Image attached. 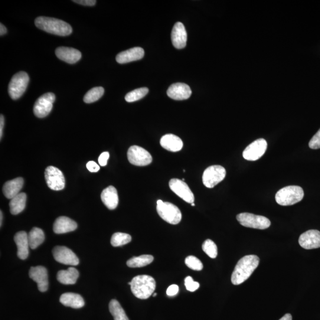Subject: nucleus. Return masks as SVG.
<instances>
[{
    "mask_svg": "<svg viewBox=\"0 0 320 320\" xmlns=\"http://www.w3.org/2000/svg\"><path fill=\"white\" fill-rule=\"evenodd\" d=\"M259 258L256 255H247L241 258L232 274L231 282L233 285H240L249 279L259 266Z\"/></svg>",
    "mask_w": 320,
    "mask_h": 320,
    "instance_id": "f257e3e1",
    "label": "nucleus"
},
{
    "mask_svg": "<svg viewBox=\"0 0 320 320\" xmlns=\"http://www.w3.org/2000/svg\"><path fill=\"white\" fill-rule=\"evenodd\" d=\"M35 24L42 31L61 37L70 35L73 32L71 26L67 22L55 18L41 16L36 19Z\"/></svg>",
    "mask_w": 320,
    "mask_h": 320,
    "instance_id": "f03ea898",
    "label": "nucleus"
},
{
    "mask_svg": "<svg viewBox=\"0 0 320 320\" xmlns=\"http://www.w3.org/2000/svg\"><path fill=\"white\" fill-rule=\"evenodd\" d=\"M156 283L155 279L149 275H139L133 277L130 285L133 294L136 298L146 299L154 293Z\"/></svg>",
    "mask_w": 320,
    "mask_h": 320,
    "instance_id": "7ed1b4c3",
    "label": "nucleus"
},
{
    "mask_svg": "<svg viewBox=\"0 0 320 320\" xmlns=\"http://www.w3.org/2000/svg\"><path fill=\"white\" fill-rule=\"evenodd\" d=\"M304 197V192L298 186H288L276 193V201L282 206H290L298 203Z\"/></svg>",
    "mask_w": 320,
    "mask_h": 320,
    "instance_id": "20e7f679",
    "label": "nucleus"
},
{
    "mask_svg": "<svg viewBox=\"0 0 320 320\" xmlns=\"http://www.w3.org/2000/svg\"><path fill=\"white\" fill-rule=\"evenodd\" d=\"M156 211L159 217L169 224H178L182 220V213L178 207L170 202L162 200L156 202Z\"/></svg>",
    "mask_w": 320,
    "mask_h": 320,
    "instance_id": "39448f33",
    "label": "nucleus"
},
{
    "mask_svg": "<svg viewBox=\"0 0 320 320\" xmlns=\"http://www.w3.org/2000/svg\"><path fill=\"white\" fill-rule=\"evenodd\" d=\"M29 82L28 74L24 71L16 73L9 85V93L13 100H17L24 94Z\"/></svg>",
    "mask_w": 320,
    "mask_h": 320,
    "instance_id": "423d86ee",
    "label": "nucleus"
},
{
    "mask_svg": "<svg viewBox=\"0 0 320 320\" xmlns=\"http://www.w3.org/2000/svg\"><path fill=\"white\" fill-rule=\"evenodd\" d=\"M237 220L243 226L255 229L265 230L271 225L268 218L247 212L237 215Z\"/></svg>",
    "mask_w": 320,
    "mask_h": 320,
    "instance_id": "0eeeda50",
    "label": "nucleus"
},
{
    "mask_svg": "<svg viewBox=\"0 0 320 320\" xmlns=\"http://www.w3.org/2000/svg\"><path fill=\"white\" fill-rule=\"evenodd\" d=\"M226 176V171L223 166L215 165L209 167L202 176L203 184L208 188H213L223 181Z\"/></svg>",
    "mask_w": 320,
    "mask_h": 320,
    "instance_id": "6e6552de",
    "label": "nucleus"
},
{
    "mask_svg": "<svg viewBox=\"0 0 320 320\" xmlns=\"http://www.w3.org/2000/svg\"><path fill=\"white\" fill-rule=\"evenodd\" d=\"M45 178L49 188L54 191H61L64 189L65 180L63 173L54 166H49L45 170Z\"/></svg>",
    "mask_w": 320,
    "mask_h": 320,
    "instance_id": "1a4fd4ad",
    "label": "nucleus"
},
{
    "mask_svg": "<svg viewBox=\"0 0 320 320\" xmlns=\"http://www.w3.org/2000/svg\"><path fill=\"white\" fill-rule=\"evenodd\" d=\"M128 158L130 164L136 166H148L152 161L150 153L144 148L137 145H133L129 148Z\"/></svg>",
    "mask_w": 320,
    "mask_h": 320,
    "instance_id": "9d476101",
    "label": "nucleus"
},
{
    "mask_svg": "<svg viewBox=\"0 0 320 320\" xmlns=\"http://www.w3.org/2000/svg\"><path fill=\"white\" fill-rule=\"evenodd\" d=\"M55 100L54 93H47L43 94L36 101L34 107L35 115L39 118H44L50 113Z\"/></svg>",
    "mask_w": 320,
    "mask_h": 320,
    "instance_id": "9b49d317",
    "label": "nucleus"
},
{
    "mask_svg": "<svg viewBox=\"0 0 320 320\" xmlns=\"http://www.w3.org/2000/svg\"><path fill=\"white\" fill-rule=\"evenodd\" d=\"M267 143L265 139L260 138L256 140L244 150L243 156L248 161H256L266 152Z\"/></svg>",
    "mask_w": 320,
    "mask_h": 320,
    "instance_id": "f8f14e48",
    "label": "nucleus"
},
{
    "mask_svg": "<svg viewBox=\"0 0 320 320\" xmlns=\"http://www.w3.org/2000/svg\"><path fill=\"white\" fill-rule=\"evenodd\" d=\"M55 260L66 265L77 266L79 259L73 251L65 246H57L52 251Z\"/></svg>",
    "mask_w": 320,
    "mask_h": 320,
    "instance_id": "ddd939ff",
    "label": "nucleus"
},
{
    "mask_svg": "<svg viewBox=\"0 0 320 320\" xmlns=\"http://www.w3.org/2000/svg\"><path fill=\"white\" fill-rule=\"evenodd\" d=\"M169 186L175 194L185 202L189 204L194 203V195L185 182L178 179H172L169 182Z\"/></svg>",
    "mask_w": 320,
    "mask_h": 320,
    "instance_id": "4468645a",
    "label": "nucleus"
},
{
    "mask_svg": "<svg viewBox=\"0 0 320 320\" xmlns=\"http://www.w3.org/2000/svg\"><path fill=\"white\" fill-rule=\"evenodd\" d=\"M29 276L38 284L39 290L42 292L47 291L49 282L47 269L43 266L32 267L29 271Z\"/></svg>",
    "mask_w": 320,
    "mask_h": 320,
    "instance_id": "2eb2a0df",
    "label": "nucleus"
},
{
    "mask_svg": "<svg viewBox=\"0 0 320 320\" xmlns=\"http://www.w3.org/2000/svg\"><path fill=\"white\" fill-rule=\"evenodd\" d=\"M298 241L303 249H318L320 247V232L315 230L306 231L300 236Z\"/></svg>",
    "mask_w": 320,
    "mask_h": 320,
    "instance_id": "dca6fc26",
    "label": "nucleus"
},
{
    "mask_svg": "<svg viewBox=\"0 0 320 320\" xmlns=\"http://www.w3.org/2000/svg\"><path fill=\"white\" fill-rule=\"evenodd\" d=\"M168 95L170 98L176 100H184L188 99L192 94V90L188 85L185 83H178L170 86L168 91Z\"/></svg>",
    "mask_w": 320,
    "mask_h": 320,
    "instance_id": "f3484780",
    "label": "nucleus"
},
{
    "mask_svg": "<svg viewBox=\"0 0 320 320\" xmlns=\"http://www.w3.org/2000/svg\"><path fill=\"white\" fill-rule=\"evenodd\" d=\"M188 35L184 24L178 22L172 32V41L173 46L178 50L184 48L187 43Z\"/></svg>",
    "mask_w": 320,
    "mask_h": 320,
    "instance_id": "a211bd4d",
    "label": "nucleus"
},
{
    "mask_svg": "<svg viewBox=\"0 0 320 320\" xmlns=\"http://www.w3.org/2000/svg\"><path fill=\"white\" fill-rule=\"evenodd\" d=\"M55 54L60 60L70 64L77 63L82 56L76 49L68 47H59L55 51Z\"/></svg>",
    "mask_w": 320,
    "mask_h": 320,
    "instance_id": "6ab92c4d",
    "label": "nucleus"
},
{
    "mask_svg": "<svg viewBox=\"0 0 320 320\" xmlns=\"http://www.w3.org/2000/svg\"><path fill=\"white\" fill-rule=\"evenodd\" d=\"M144 50L142 48L135 47L117 54L116 60L119 64H126L138 61L144 56Z\"/></svg>",
    "mask_w": 320,
    "mask_h": 320,
    "instance_id": "aec40b11",
    "label": "nucleus"
},
{
    "mask_svg": "<svg viewBox=\"0 0 320 320\" xmlns=\"http://www.w3.org/2000/svg\"><path fill=\"white\" fill-rule=\"evenodd\" d=\"M14 240L18 247V256L19 259L25 260L29 256V246L28 235L25 231H20L15 235Z\"/></svg>",
    "mask_w": 320,
    "mask_h": 320,
    "instance_id": "412c9836",
    "label": "nucleus"
},
{
    "mask_svg": "<svg viewBox=\"0 0 320 320\" xmlns=\"http://www.w3.org/2000/svg\"><path fill=\"white\" fill-rule=\"evenodd\" d=\"M101 199L107 208L110 210H115L119 203L118 194L116 188L110 186L104 189L101 194Z\"/></svg>",
    "mask_w": 320,
    "mask_h": 320,
    "instance_id": "4be33fe9",
    "label": "nucleus"
},
{
    "mask_svg": "<svg viewBox=\"0 0 320 320\" xmlns=\"http://www.w3.org/2000/svg\"><path fill=\"white\" fill-rule=\"evenodd\" d=\"M77 228V224L67 217H60L57 219L54 224V231L58 234H65L74 231Z\"/></svg>",
    "mask_w": 320,
    "mask_h": 320,
    "instance_id": "5701e85b",
    "label": "nucleus"
},
{
    "mask_svg": "<svg viewBox=\"0 0 320 320\" xmlns=\"http://www.w3.org/2000/svg\"><path fill=\"white\" fill-rule=\"evenodd\" d=\"M160 144L163 148L172 152L181 151L184 146L182 140L179 136L173 134H167L160 140Z\"/></svg>",
    "mask_w": 320,
    "mask_h": 320,
    "instance_id": "b1692460",
    "label": "nucleus"
},
{
    "mask_svg": "<svg viewBox=\"0 0 320 320\" xmlns=\"http://www.w3.org/2000/svg\"><path fill=\"white\" fill-rule=\"evenodd\" d=\"M24 184V180L22 178H16L7 182L3 186V194L8 199H12L18 194L23 188Z\"/></svg>",
    "mask_w": 320,
    "mask_h": 320,
    "instance_id": "393cba45",
    "label": "nucleus"
},
{
    "mask_svg": "<svg viewBox=\"0 0 320 320\" xmlns=\"http://www.w3.org/2000/svg\"><path fill=\"white\" fill-rule=\"evenodd\" d=\"M62 304L73 308H81L84 306V301L82 296L75 293H65L60 297Z\"/></svg>",
    "mask_w": 320,
    "mask_h": 320,
    "instance_id": "a878e982",
    "label": "nucleus"
},
{
    "mask_svg": "<svg viewBox=\"0 0 320 320\" xmlns=\"http://www.w3.org/2000/svg\"><path fill=\"white\" fill-rule=\"evenodd\" d=\"M79 277V273L74 267H69L67 270L59 271L57 279L59 282L64 285H73L76 283Z\"/></svg>",
    "mask_w": 320,
    "mask_h": 320,
    "instance_id": "bb28decb",
    "label": "nucleus"
},
{
    "mask_svg": "<svg viewBox=\"0 0 320 320\" xmlns=\"http://www.w3.org/2000/svg\"><path fill=\"white\" fill-rule=\"evenodd\" d=\"M27 197L25 193H20L16 197L13 198L10 202V209L11 214L18 215L25 210Z\"/></svg>",
    "mask_w": 320,
    "mask_h": 320,
    "instance_id": "cd10ccee",
    "label": "nucleus"
},
{
    "mask_svg": "<svg viewBox=\"0 0 320 320\" xmlns=\"http://www.w3.org/2000/svg\"><path fill=\"white\" fill-rule=\"evenodd\" d=\"M29 246L32 249H35L43 243L45 240L44 231L40 228L35 227L29 232L28 234Z\"/></svg>",
    "mask_w": 320,
    "mask_h": 320,
    "instance_id": "c85d7f7f",
    "label": "nucleus"
},
{
    "mask_svg": "<svg viewBox=\"0 0 320 320\" xmlns=\"http://www.w3.org/2000/svg\"><path fill=\"white\" fill-rule=\"evenodd\" d=\"M154 260V257L148 254H144L138 257H133L127 262V265L132 268L142 267L148 265Z\"/></svg>",
    "mask_w": 320,
    "mask_h": 320,
    "instance_id": "c756f323",
    "label": "nucleus"
},
{
    "mask_svg": "<svg viewBox=\"0 0 320 320\" xmlns=\"http://www.w3.org/2000/svg\"><path fill=\"white\" fill-rule=\"evenodd\" d=\"M109 310L111 314L115 320H129L125 311L116 299H113L109 303Z\"/></svg>",
    "mask_w": 320,
    "mask_h": 320,
    "instance_id": "7c9ffc66",
    "label": "nucleus"
},
{
    "mask_svg": "<svg viewBox=\"0 0 320 320\" xmlns=\"http://www.w3.org/2000/svg\"><path fill=\"white\" fill-rule=\"evenodd\" d=\"M104 90L102 87H94L90 90L84 97V102L92 103L99 100L103 95Z\"/></svg>",
    "mask_w": 320,
    "mask_h": 320,
    "instance_id": "2f4dec72",
    "label": "nucleus"
},
{
    "mask_svg": "<svg viewBox=\"0 0 320 320\" xmlns=\"http://www.w3.org/2000/svg\"><path fill=\"white\" fill-rule=\"evenodd\" d=\"M148 91L149 90L146 87L135 89L126 94L125 97V100L128 103L136 102L144 97L148 94Z\"/></svg>",
    "mask_w": 320,
    "mask_h": 320,
    "instance_id": "473e14b6",
    "label": "nucleus"
},
{
    "mask_svg": "<svg viewBox=\"0 0 320 320\" xmlns=\"http://www.w3.org/2000/svg\"><path fill=\"white\" fill-rule=\"evenodd\" d=\"M132 237L129 234L122 233H116L111 238V244L113 247L122 246L131 241Z\"/></svg>",
    "mask_w": 320,
    "mask_h": 320,
    "instance_id": "72a5a7b5",
    "label": "nucleus"
},
{
    "mask_svg": "<svg viewBox=\"0 0 320 320\" xmlns=\"http://www.w3.org/2000/svg\"><path fill=\"white\" fill-rule=\"evenodd\" d=\"M202 249L212 259H215L218 255L217 245L211 240L208 239L205 241L204 244H202Z\"/></svg>",
    "mask_w": 320,
    "mask_h": 320,
    "instance_id": "f704fd0d",
    "label": "nucleus"
},
{
    "mask_svg": "<svg viewBox=\"0 0 320 320\" xmlns=\"http://www.w3.org/2000/svg\"><path fill=\"white\" fill-rule=\"evenodd\" d=\"M185 264L189 268L194 270L200 271L203 269V264L201 260L194 256H189L186 258Z\"/></svg>",
    "mask_w": 320,
    "mask_h": 320,
    "instance_id": "c9c22d12",
    "label": "nucleus"
},
{
    "mask_svg": "<svg viewBox=\"0 0 320 320\" xmlns=\"http://www.w3.org/2000/svg\"><path fill=\"white\" fill-rule=\"evenodd\" d=\"M185 285L186 289L189 291L195 292L200 286L199 283L197 282H195L194 279L191 276L186 277L185 279Z\"/></svg>",
    "mask_w": 320,
    "mask_h": 320,
    "instance_id": "e433bc0d",
    "label": "nucleus"
},
{
    "mask_svg": "<svg viewBox=\"0 0 320 320\" xmlns=\"http://www.w3.org/2000/svg\"><path fill=\"white\" fill-rule=\"evenodd\" d=\"M309 146L310 148L316 149L320 148V129L318 132L313 136L312 138L309 142Z\"/></svg>",
    "mask_w": 320,
    "mask_h": 320,
    "instance_id": "4c0bfd02",
    "label": "nucleus"
},
{
    "mask_svg": "<svg viewBox=\"0 0 320 320\" xmlns=\"http://www.w3.org/2000/svg\"><path fill=\"white\" fill-rule=\"evenodd\" d=\"M109 158V153L108 152H104L100 154L99 157V165L102 166H106L107 165V161Z\"/></svg>",
    "mask_w": 320,
    "mask_h": 320,
    "instance_id": "58836bf2",
    "label": "nucleus"
},
{
    "mask_svg": "<svg viewBox=\"0 0 320 320\" xmlns=\"http://www.w3.org/2000/svg\"><path fill=\"white\" fill-rule=\"evenodd\" d=\"M179 291V288L177 285L173 284L171 286H170L167 290V295L169 296H173L178 294Z\"/></svg>",
    "mask_w": 320,
    "mask_h": 320,
    "instance_id": "ea45409f",
    "label": "nucleus"
},
{
    "mask_svg": "<svg viewBox=\"0 0 320 320\" xmlns=\"http://www.w3.org/2000/svg\"><path fill=\"white\" fill-rule=\"evenodd\" d=\"M87 168L91 173H96L99 171L100 167L96 162L90 161L87 163Z\"/></svg>",
    "mask_w": 320,
    "mask_h": 320,
    "instance_id": "a19ab883",
    "label": "nucleus"
},
{
    "mask_svg": "<svg viewBox=\"0 0 320 320\" xmlns=\"http://www.w3.org/2000/svg\"><path fill=\"white\" fill-rule=\"evenodd\" d=\"M73 2L77 3V4L86 6H93L95 5L96 3L95 0H74Z\"/></svg>",
    "mask_w": 320,
    "mask_h": 320,
    "instance_id": "79ce46f5",
    "label": "nucleus"
},
{
    "mask_svg": "<svg viewBox=\"0 0 320 320\" xmlns=\"http://www.w3.org/2000/svg\"><path fill=\"white\" fill-rule=\"evenodd\" d=\"M5 126V117L2 115L0 117V138H2L3 128Z\"/></svg>",
    "mask_w": 320,
    "mask_h": 320,
    "instance_id": "37998d69",
    "label": "nucleus"
},
{
    "mask_svg": "<svg viewBox=\"0 0 320 320\" xmlns=\"http://www.w3.org/2000/svg\"><path fill=\"white\" fill-rule=\"evenodd\" d=\"M7 32H8V30H7L5 25H3L2 24H0V35L3 36L6 35Z\"/></svg>",
    "mask_w": 320,
    "mask_h": 320,
    "instance_id": "c03bdc74",
    "label": "nucleus"
},
{
    "mask_svg": "<svg viewBox=\"0 0 320 320\" xmlns=\"http://www.w3.org/2000/svg\"><path fill=\"white\" fill-rule=\"evenodd\" d=\"M279 320H292V315L290 314H286L283 316L282 318Z\"/></svg>",
    "mask_w": 320,
    "mask_h": 320,
    "instance_id": "a18cd8bd",
    "label": "nucleus"
},
{
    "mask_svg": "<svg viewBox=\"0 0 320 320\" xmlns=\"http://www.w3.org/2000/svg\"><path fill=\"white\" fill-rule=\"evenodd\" d=\"M0 219H1V220H0V225H2V220H3V212L1 211V212H0Z\"/></svg>",
    "mask_w": 320,
    "mask_h": 320,
    "instance_id": "49530a36",
    "label": "nucleus"
},
{
    "mask_svg": "<svg viewBox=\"0 0 320 320\" xmlns=\"http://www.w3.org/2000/svg\"><path fill=\"white\" fill-rule=\"evenodd\" d=\"M156 295H157V293H154V294H153V296H154V297L156 296Z\"/></svg>",
    "mask_w": 320,
    "mask_h": 320,
    "instance_id": "de8ad7c7",
    "label": "nucleus"
},
{
    "mask_svg": "<svg viewBox=\"0 0 320 320\" xmlns=\"http://www.w3.org/2000/svg\"><path fill=\"white\" fill-rule=\"evenodd\" d=\"M191 205L193 206V207H195V204L194 203H192L191 204Z\"/></svg>",
    "mask_w": 320,
    "mask_h": 320,
    "instance_id": "09e8293b",
    "label": "nucleus"
}]
</instances>
